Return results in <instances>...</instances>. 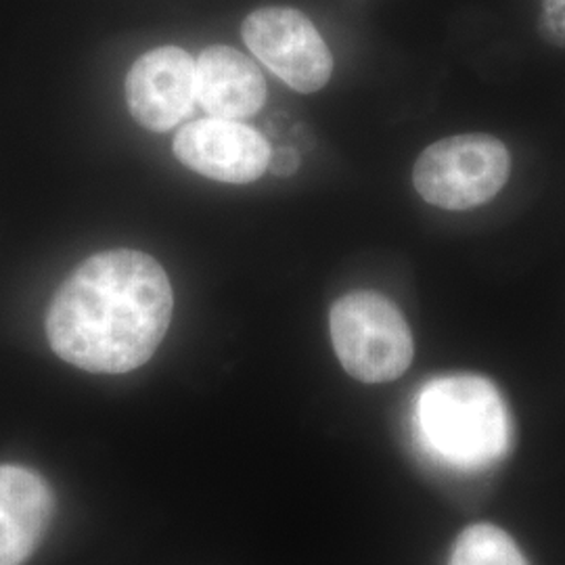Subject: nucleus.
<instances>
[{
    "mask_svg": "<svg viewBox=\"0 0 565 565\" xmlns=\"http://www.w3.org/2000/svg\"><path fill=\"white\" fill-rule=\"evenodd\" d=\"M172 310V285L162 264L135 249H111L82 263L57 289L46 338L65 363L120 375L156 354Z\"/></svg>",
    "mask_w": 565,
    "mask_h": 565,
    "instance_id": "obj_1",
    "label": "nucleus"
},
{
    "mask_svg": "<svg viewBox=\"0 0 565 565\" xmlns=\"http://www.w3.org/2000/svg\"><path fill=\"white\" fill-rule=\"evenodd\" d=\"M415 431L436 463L459 471L499 463L511 446V417L501 392L473 373L425 384L415 403Z\"/></svg>",
    "mask_w": 565,
    "mask_h": 565,
    "instance_id": "obj_2",
    "label": "nucleus"
},
{
    "mask_svg": "<svg viewBox=\"0 0 565 565\" xmlns=\"http://www.w3.org/2000/svg\"><path fill=\"white\" fill-rule=\"evenodd\" d=\"M329 333L348 375L364 384L403 377L415 356L411 327L377 291H352L331 306Z\"/></svg>",
    "mask_w": 565,
    "mask_h": 565,
    "instance_id": "obj_3",
    "label": "nucleus"
},
{
    "mask_svg": "<svg viewBox=\"0 0 565 565\" xmlns=\"http://www.w3.org/2000/svg\"><path fill=\"white\" fill-rule=\"evenodd\" d=\"M511 177V153L497 137L471 132L446 137L424 149L413 184L429 205L465 212L492 202Z\"/></svg>",
    "mask_w": 565,
    "mask_h": 565,
    "instance_id": "obj_4",
    "label": "nucleus"
},
{
    "mask_svg": "<svg viewBox=\"0 0 565 565\" xmlns=\"http://www.w3.org/2000/svg\"><path fill=\"white\" fill-rule=\"evenodd\" d=\"M243 41L277 78L298 93H317L333 74L331 51L298 9L264 7L243 21Z\"/></svg>",
    "mask_w": 565,
    "mask_h": 565,
    "instance_id": "obj_5",
    "label": "nucleus"
},
{
    "mask_svg": "<svg viewBox=\"0 0 565 565\" xmlns=\"http://www.w3.org/2000/svg\"><path fill=\"white\" fill-rule=\"evenodd\" d=\"M174 153L205 179L247 184L268 170L270 145L242 121L205 118L182 126L174 139Z\"/></svg>",
    "mask_w": 565,
    "mask_h": 565,
    "instance_id": "obj_6",
    "label": "nucleus"
},
{
    "mask_svg": "<svg viewBox=\"0 0 565 565\" xmlns=\"http://www.w3.org/2000/svg\"><path fill=\"white\" fill-rule=\"evenodd\" d=\"M132 118L153 132L177 128L193 111L195 60L179 46H160L141 55L126 78Z\"/></svg>",
    "mask_w": 565,
    "mask_h": 565,
    "instance_id": "obj_7",
    "label": "nucleus"
},
{
    "mask_svg": "<svg viewBox=\"0 0 565 565\" xmlns=\"http://www.w3.org/2000/svg\"><path fill=\"white\" fill-rule=\"evenodd\" d=\"M55 513L51 486L36 471L0 465V565H23L41 546Z\"/></svg>",
    "mask_w": 565,
    "mask_h": 565,
    "instance_id": "obj_8",
    "label": "nucleus"
},
{
    "mask_svg": "<svg viewBox=\"0 0 565 565\" xmlns=\"http://www.w3.org/2000/svg\"><path fill=\"white\" fill-rule=\"evenodd\" d=\"M195 99L207 118L245 120L263 109L266 81L237 49L214 44L195 61Z\"/></svg>",
    "mask_w": 565,
    "mask_h": 565,
    "instance_id": "obj_9",
    "label": "nucleus"
},
{
    "mask_svg": "<svg viewBox=\"0 0 565 565\" xmlns=\"http://www.w3.org/2000/svg\"><path fill=\"white\" fill-rule=\"evenodd\" d=\"M448 565H527V562L505 530L476 524L459 534Z\"/></svg>",
    "mask_w": 565,
    "mask_h": 565,
    "instance_id": "obj_10",
    "label": "nucleus"
},
{
    "mask_svg": "<svg viewBox=\"0 0 565 565\" xmlns=\"http://www.w3.org/2000/svg\"><path fill=\"white\" fill-rule=\"evenodd\" d=\"M539 34L548 44L565 49V0H541Z\"/></svg>",
    "mask_w": 565,
    "mask_h": 565,
    "instance_id": "obj_11",
    "label": "nucleus"
},
{
    "mask_svg": "<svg viewBox=\"0 0 565 565\" xmlns=\"http://www.w3.org/2000/svg\"><path fill=\"white\" fill-rule=\"evenodd\" d=\"M300 168V153L294 147H279L277 151H270L268 170L277 177H291Z\"/></svg>",
    "mask_w": 565,
    "mask_h": 565,
    "instance_id": "obj_12",
    "label": "nucleus"
}]
</instances>
